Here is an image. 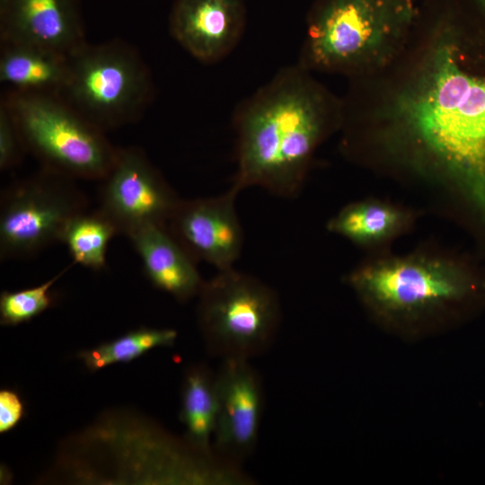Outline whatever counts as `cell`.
Returning <instances> with one entry per match:
<instances>
[{
    "label": "cell",
    "instance_id": "2e32d148",
    "mask_svg": "<svg viewBox=\"0 0 485 485\" xmlns=\"http://www.w3.org/2000/svg\"><path fill=\"white\" fill-rule=\"evenodd\" d=\"M180 419L190 448L199 454L216 457L213 437L217 419L216 375L204 365L190 367L181 387Z\"/></svg>",
    "mask_w": 485,
    "mask_h": 485
},
{
    "label": "cell",
    "instance_id": "44dd1931",
    "mask_svg": "<svg viewBox=\"0 0 485 485\" xmlns=\"http://www.w3.org/2000/svg\"><path fill=\"white\" fill-rule=\"evenodd\" d=\"M27 152L15 119L4 101L0 104V169L18 165Z\"/></svg>",
    "mask_w": 485,
    "mask_h": 485
},
{
    "label": "cell",
    "instance_id": "52a82bcc",
    "mask_svg": "<svg viewBox=\"0 0 485 485\" xmlns=\"http://www.w3.org/2000/svg\"><path fill=\"white\" fill-rule=\"evenodd\" d=\"M198 322L209 354L251 360L275 340L280 322L278 295L256 277L234 268L219 270L198 295Z\"/></svg>",
    "mask_w": 485,
    "mask_h": 485
},
{
    "label": "cell",
    "instance_id": "9c48e42d",
    "mask_svg": "<svg viewBox=\"0 0 485 485\" xmlns=\"http://www.w3.org/2000/svg\"><path fill=\"white\" fill-rule=\"evenodd\" d=\"M180 199L141 149L126 147L101 180L98 209L128 237L148 225L166 226Z\"/></svg>",
    "mask_w": 485,
    "mask_h": 485
},
{
    "label": "cell",
    "instance_id": "3957f363",
    "mask_svg": "<svg viewBox=\"0 0 485 485\" xmlns=\"http://www.w3.org/2000/svg\"><path fill=\"white\" fill-rule=\"evenodd\" d=\"M348 286L383 325L409 336L485 299V284L451 260L428 256L383 259L353 270Z\"/></svg>",
    "mask_w": 485,
    "mask_h": 485
},
{
    "label": "cell",
    "instance_id": "ac0fdd59",
    "mask_svg": "<svg viewBox=\"0 0 485 485\" xmlns=\"http://www.w3.org/2000/svg\"><path fill=\"white\" fill-rule=\"evenodd\" d=\"M116 234V226L99 209L85 210L69 222L61 242L66 244L75 263L99 270L106 265L108 245Z\"/></svg>",
    "mask_w": 485,
    "mask_h": 485
},
{
    "label": "cell",
    "instance_id": "ba28073f",
    "mask_svg": "<svg viewBox=\"0 0 485 485\" xmlns=\"http://www.w3.org/2000/svg\"><path fill=\"white\" fill-rule=\"evenodd\" d=\"M74 179L43 168L4 190L0 204V257L33 256L61 242L69 222L87 208Z\"/></svg>",
    "mask_w": 485,
    "mask_h": 485
},
{
    "label": "cell",
    "instance_id": "30bf717a",
    "mask_svg": "<svg viewBox=\"0 0 485 485\" xmlns=\"http://www.w3.org/2000/svg\"><path fill=\"white\" fill-rule=\"evenodd\" d=\"M217 419L213 453L234 468L254 452L264 409V389L260 374L250 360H223L216 374Z\"/></svg>",
    "mask_w": 485,
    "mask_h": 485
},
{
    "label": "cell",
    "instance_id": "5bb4252c",
    "mask_svg": "<svg viewBox=\"0 0 485 485\" xmlns=\"http://www.w3.org/2000/svg\"><path fill=\"white\" fill-rule=\"evenodd\" d=\"M152 285L179 302L198 296L204 280L196 261L165 225H148L128 236Z\"/></svg>",
    "mask_w": 485,
    "mask_h": 485
},
{
    "label": "cell",
    "instance_id": "4fadbf2b",
    "mask_svg": "<svg viewBox=\"0 0 485 485\" xmlns=\"http://www.w3.org/2000/svg\"><path fill=\"white\" fill-rule=\"evenodd\" d=\"M1 41L69 56L86 42L77 0H10L0 13Z\"/></svg>",
    "mask_w": 485,
    "mask_h": 485
},
{
    "label": "cell",
    "instance_id": "e0dca14e",
    "mask_svg": "<svg viewBox=\"0 0 485 485\" xmlns=\"http://www.w3.org/2000/svg\"><path fill=\"white\" fill-rule=\"evenodd\" d=\"M408 221L407 214L394 206L364 200L344 207L328 222L327 228L352 242L368 245L394 236Z\"/></svg>",
    "mask_w": 485,
    "mask_h": 485
},
{
    "label": "cell",
    "instance_id": "8992f818",
    "mask_svg": "<svg viewBox=\"0 0 485 485\" xmlns=\"http://www.w3.org/2000/svg\"><path fill=\"white\" fill-rule=\"evenodd\" d=\"M9 107L27 152L43 168L71 179L101 181L111 169L119 148L60 96L6 92Z\"/></svg>",
    "mask_w": 485,
    "mask_h": 485
},
{
    "label": "cell",
    "instance_id": "5b68a950",
    "mask_svg": "<svg viewBox=\"0 0 485 485\" xmlns=\"http://www.w3.org/2000/svg\"><path fill=\"white\" fill-rule=\"evenodd\" d=\"M60 97L103 131L139 119L154 96L140 54L120 40L84 43L68 56Z\"/></svg>",
    "mask_w": 485,
    "mask_h": 485
},
{
    "label": "cell",
    "instance_id": "6da1fadb",
    "mask_svg": "<svg viewBox=\"0 0 485 485\" xmlns=\"http://www.w3.org/2000/svg\"><path fill=\"white\" fill-rule=\"evenodd\" d=\"M454 10L434 26L418 69L384 109L389 126L442 172L485 183V76L462 64Z\"/></svg>",
    "mask_w": 485,
    "mask_h": 485
},
{
    "label": "cell",
    "instance_id": "7c38bea8",
    "mask_svg": "<svg viewBox=\"0 0 485 485\" xmlns=\"http://www.w3.org/2000/svg\"><path fill=\"white\" fill-rule=\"evenodd\" d=\"M245 26L243 0H176L169 17L172 36L204 64H215L229 55Z\"/></svg>",
    "mask_w": 485,
    "mask_h": 485
},
{
    "label": "cell",
    "instance_id": "277c9868",
    "mask_svg": "<svg viewBox=\"0 0 485 485\" xmlns=\"http://www.w3.org/2000/svg\"><path fill=\"white\" fill-rule=\"evenodd\" d=\"M416 0H316L298 64L360 76L389 65L417 24Z\"/></svg>",
    "mask_w": 485,
    "mask_h": 485
},
{
    "label": "cell",
    "instance_id": "9a60e30c",
    "mask_svg": "<svg viewBox=\"0 0 485 485\" xmlns=\"http://www.w3.org/2000/svg\"><path fill=\"white\" fill-rule=\"evenodd\" d=\"M68 68L67 55L33 44L1 41L0 81L7 92L59 96Z\"/></svg>",
    "mask_w": 485,
    "mask_h": 485
},
{
    "label": "cell",
    "instance_id": "603a6c76",
    "mask_svg": "<svg viewBox=\"0 0 485 485\" xmlns=\"http://www.w3.org/2000/svg\"><path fill=\"white\" fill-rule=\"evenodd\" d=\"M10 0H0V12L4 11Z\"/></svg>",
    "mask_w": 485,
    "mask_h": 485
},
{
    "label": "cell",
    "instance_id": "d6986e66",
    "mask_svg": "<svg viewBox=\"0 0 485 485\" xmlns=\"http://www.w3.org/2000/svg\"><path fill=\"white\" fill-rule=\"evenodd\" d=\"M177 339L172 329L139 328L96 348L83 350L79 358L91 371L110 365L131 361L152 348L170 347Z\"/></svg>",
    "mask_w": 485,
    "mask_h": 485
},
{
    "label": "cell",
    "instance_id": "7a4b0ae2",
    "mask_svg": "<svg viewBox=\"0 0 485 485\" xmlns=\"http://www.w3.org/2000/svg\"><path fill=\"white\" fill-rule=\"evenodd\" d=\"M344 104L295 65L281 68L236 109L232 188L298 195L318 146L342 126Z\"/></svg>",
    "mask_w": 485,
    "mask_h": 485
},
{
    "label": "cell",
    "instance_id": "7402d4cb",
    "mask_svg": "<svg viewBox=\"0 0 485 485\" xmlns=\"http://www.w3.org/2000/svg\"><path fill=\"white\" fill-rule=\"evenodd\" d=\"M23 406L18 394L10 390L0 392V432L12 429L21 419Z\"/></svg>",
    "mask_w": 485,
    "mask_h": 485
},
{
    "label": "cell",
    "instance_id": "8fae6325",
    "mask_svg": "<svg viewBox=\"0 0 485 485\" xmlns=\"http://www.w3.org/2000/svg\"><path fill=\"white\" fill-rule=\"evenodd\" d=\"M238 193L230 187L216 197L178 202L166 226L196 262L219 271L234 268L240 258L244 234L235 206Z\"/></svg>",
    "mask_w": 485,
    "mask_h": 485
},
{
    "label": "cell",
    "instance_id": "ffe728a7",
    "mask_svg": "<svg viewBox=\"0 0 485 485\" xmlns=\"http://www.w3.org/2000/svg\"><path fill=\"white\" fill-rule=\"evenodd\" d=\"M65 272L45 283L19 291H4L0 296V322L2 325L26 322L47 310L52 304L49 290Z\"/></svg>",
    "mask_w": 485,
    "mask_h": 485
}]
</instances>
